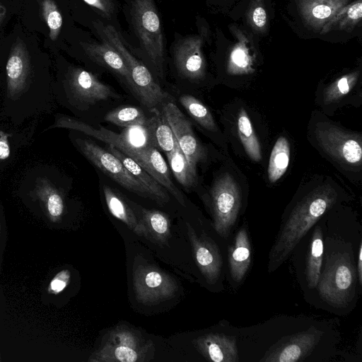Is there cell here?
Returning a JSON list of instances; mask_svg holds the SVG:
<instances>
[{
  "instance_id": "cell-29",
  "label": "cell",
  "mask_w": 362,
  "mask_h": 362,
  "mask_svg": "<svg viewBox=\"0 0 362 362\" xmlns=\"http://www.w3.org/2000/svg\"><path fill=\"white\" fill-rule=\"evenodd\" d=\"M290 160V146L288 140L284 137H279L270 155L268 177L271 182L277 181L286 173Z\"/></svg>"
},
{
  "instance_id": "cell-21",
  "label": "cell",
  "mask_w": 362,
  "mask_h": 362,
  "mask_svg": "<svg viewBox=\"0 0 362 362\" xmlns=\"http://www.w3.org/2000/svg\"><path fill=\"white\" fill-rule=\"evenodd\" d=\"M141 158L137 163L184 205L183 196L173 184L168 167L158 149L151 146L143 152Z\"/></svg>"
},
{
  "instance_id": "cell-19",
  "label": "cell",
  "mask_w": 362,
  "mask_h": 362,
  "mask_svg": "<svg viewBox=\"0 0 362 362\" xmlns=\"http://www.w3.org/2000/svg\"><path fill=\"white\" fill-rule=\"evenodd\" d=\"M82 47L94 62L109 69L122 78L133 88V83L129 70L119 53L108 42H85Z\"/></svg>"
},
{
  "instance_id": "cell-12",
  "label": "cell",
  "mask_w": 362,
  "mask_h": 362,
  "mask_svg": "<svg viewBox=\"0 0 362 362\" xmlns=\"http://www.w3.org/2000/svg\"><path fill=\"white\" fill-rule=\"evenodd\" d=\"M134 288L137 300L154 303L172 297L177 290L173 278L152 266H140L134 274Z\"/></svg>"
},
{
  "instance_id": "cell-33",
  "label": "cell",
  "mask_w": 362,
  "mask_h": 362,
  "mask_svg": "<svg viewBox=\"0 0 362 362\" xmlns=\"http://www.w3.org/2000/svg\"><path fill=\"white\" fill-rule=\"evenodd\" d=\"M105 120L122 127L144 124L148 120L144 111L139 107L126 106L115 109L105 116Z\"/></svg>"
},
{
  "instance_id": "cell-14",
  "label": "cell",
  "mask_w": 362,
  "mask_h": 362,
  "mask_svg": "<svg viewBox=\"0 0 362 362\" xmlns=\"http://www.w3.org/2000/svg\"><path fill=\"white\" fill-rule=\"evenodd\" d=\"M36 129L35 121L28 126H14L7 122L0 125V175L11 165L17 156L28 146Z\"/></svg>"
},
{
  "instance_id": "cell-36",
  "label": "cell",
  "mask_w": 362,
  "mask_h": 362,
  "mask_svg": "<svg viewBox=\"0 0 362 362\" xmlns=\"http://www.w3.org/2000/svg\"><path fill=\"white\" fill-rule=\"evenodd\" d=\"M41 11L49 30V37L54 41L57 39L62 26V16L54 0H42Z\"/></svg>"
},
{
  "instance_id": "cell-15",
  "label": "cell",
  "mask_w": 362,
  "mask_h": 362,
  "mask_svg": "<svg viewBox=\"0 0 362 362\" xmlns=\"http://www.w3.org/2000/svg\"><path fill=\"white\" fill-rule=\"evenodd\" d=\"M321 332L310 329L293 335L278 346L274 347L261 360L267 362H296L301 361L314 349Z\"/></svg>"
},
{
  "instance_id": "cell-7",
  "label": "cell",
  "mask_w": 362,
  "mask_h": 362,
  "mask_svg": "<svg viewBox=\"0 0 362 362\" xmlns=\"http://www.w3.org/2000/svg\"><path fill=\"white\" fill-rule=\"evenodd\" d=\"M354 269L351 256L338 252L327 261L317 283L320 296L329 304L341 306L351 298Z\"/></svg>"
},
{
  "instance_id": "cell-27",
  "label": "cell",
  "mask_w": 362,
  "mask_h": 362,
  "mask_svg": "<svg viewBox=\"0 0 362 362\" xmlns=\"http://www.w3.org/2000/svg\"><path fill=\"white\" fill-rule=\"evenodd\" d=\"M230 53L227 71L232 75L249 74L255 71V57L251 54L245 37H238Z\"/></svg>"
},
{
  "instance_id": "cell-28",
  "label": "cell",
  "mask_w": 362,
  "mask_h": 362,
  "mask_svg": "<svg viewBox=\"0 0 362 362\" xmlns=\"http://www.w3.org/2000/svg\"><path fill=\"white\" fill-rule=\"evenodd\" d=\"M150 110L153 113L149 119L156 146L167 154L174 149L177 140L162 111L160 112L157 108Z\"/></svg>"
},
{
  "instance_id": "cell-35",
  "label": "cell",
  "mask_w": 362,
  "mask_h": 362,
  "mask_svg": "<svg viewBox=\"0 0 362 362\" xmlns=\"http://www.w3.org/2000/svg\"><path fill=\"white\" fill-rule=\"evenodd\" d=\"M358 76L359 72L355 71L337 78L325 90L324 100L330 103L349 93L356 85Z\"/></svg>"
},
{
  "instance_id": "cell-4",
  "label": "cell",
  "mask_w": 362,
  "mask_h": 362,
  "mask_svg": "<svg viewBox=\"0 0 362 362\" xmlns=\"http://www.w3.org/2000/svg\"><path fill=\"white\" fill-rule=\"evenodd\" d=\"M102 39L108 42L125 62L132 80L133 90L147 108H157L167 102L170 96L156 83L149 70L130 52L117 30L110 25H96Z\"/></svg>"
},
{
  "instance_id": "cell-40",
  "label": "cell",
  "mask_w": 362,
  "mask_h": 362,
  "mask_svg": "<svg viewBox=\"0 0 362 362\" xmlns=\"http://www.w3.org/2000/svg\"><path fill=\"white\" fill-rule=\"evenodd\" d=\"M357 265H358L357 266L358 277L359 283L361 284V283H362V244H361V243H360L359 248H358Z\"/></svg>"
},
{
  "instance_id": "cell-22",
  "label": "cell",
  "mask_w": 362,
  "mask_h": 362,
  "mask_svg": "<svg viewBox=\"0 0 362 362\" xmlns=\"http://www.w3.org/2000/svg\"><path fill=\"white\" fill-rule=\"evenodd\" d=\"M251 262V245L245 228H241L229 249L228 264L232 279L240 282L245 277Z\"/></svg>"
},
{
  "instance_id": "cell-41",
  "label": "cell",
  "mask_w": 362,
  "mask_h": 362,
  "mask_svg": "<svg viewBox=\"0 0 362 362\" xmlns=\"http://www.w3.org/2000/svg\"><path fill=\"white\" fill-rule=\"evenodd\" d=\"M6 13V8L3 5L0 4V23L4 19Z\"/></svg>"
},
{
  "instance_id": "cell-9",
  "label": "cell",
  "mask_w": 362,
  "mask_h": 362,
  "mask_svg": "<svg viewBox=\"0 0 362 362\" xmlns=\"http://www.w3.org/2000/svg\"><path fill=\"white\" fill-rule=\"evenodd\" d=\"M214 227L223 238H227L238 218L240 208L239 188L229 174H225L214 183L211 189Z\"/></svg>"
},
{
  "instance_id": "cell-23",
  "label": "cell",
  "mask_w": 362,
  "mask_h": 362,
  "mask_svg": "<svg viewBox=\"0 0 362 362\" xmlns=\"http://www.w3.org/2000/svg\"><path fill=\"white\" fill-rule=\"evenodd\" d=\"M108 151L118 158L126 169L135 179L151 192L156 202L163 204L168 201L169 197L163 189V187L139 164L113 146L109 145Z\"/></svg>"
},
{
  "instance_id": "cell-38",
  "label": "cell",
  "mask_w": 362,
  "mask_h": 362,
  "mask_svg": "<svg viewBox=\"0 0 362 362\" xmlns=\"http://www.w3.org/2000/svg\"><path fill=\"white\" fill-rule=\"evenodd\" d=\"M69 279L70 272L69 270L59 272L51 280L48 287V291L54 294L60 293L68 285Z\"/></svg>"
},
{
  "instance_id": "cell-32",
  "label": "cell",
  "mask_w": 362,
  "mask_h": 362,
  "mask_svg": "<svg viewBox=\"0 0 362 362\" xmlns=\"http://www.w3.org/2000/svg\"><path fill=\"white\" fill-rule=\"evenodd\" d=\"M147 235L151 236L157 241L165 243L170 235V222L168 216L156 210H142V219Z\"/></svg>"
},
{
  "instance_id": "cell-20",
  "label": "cell",
  "mask_w": 362,
  "mask_h": 362,
  "mask_svg": "<svg viewBox=\"0 0 362 362\" xmlns=\"http://www.w3.org/2000/svg\"><path fill=\"white\" fill-rule=\"evenodd\" d=\"M197 346L208 360L214 362L239 361L235 337L222 334H209L199 337Z\"/></svg>"
},
{
  "instance_id": "cell-37",
  "label": "cell",
  "mask_w": 362,
  "mask_h": 362,
  "mask_svg": "<svg viewBox=\"0 0 362 362\" xmlns=\"http://www.w3.org/2000/svg\"><path fill=\"white\" fill-rule=\"evenodd\" d=\"M247 20L256 31L264 33L267 28L268 16L260 0H255L247 11Z\"/></svg>"
},
{
  "instance_id": "cell-8",
  "label": "cell",
  "mask_w": 362,
  "mask_h": 362,
  "mask_svg": "<svg viewBox=\"0 0 362 362\" xmlns=\"http://www.w3.org/2000/svg\"><path fill=\"white\" fill-rule=\"evenodd\" d=\"M80 152L95 166L127 190L155 200L151 192L135 179L122 162L109 151L90 140L76 139Z\"/></svg>"
},
{
  "instance_id": "cell-24",
  "label": "cell",
  "mask_w": 362,
  "mask_h": 362,
  "mask_svg": "<svg viewBox=\"0 0 362 362\" xmlns=\"http://www.w3.org/2000/svg\"><path fill=\"white\" fill-rule=\"evenodd\" d=\"M103 192L110 212L137 235L147 236L144 225L137 219L123 198L107 185H103Z\"/></svg>"
},
{
  "instance_id": "cell-26",
  "label": "cell",
  "mask_w": 362,
  "mask_h": 362,
  "mask_svg": "<svg viewBox=\"0 0 362 362\" xmlns=\"http://www.w3.org/2000/svg\"><path fill=\"white\" fill-rule=\"evenodd\" d=\"M322 238V230L320 227H315L310 242L305 267L306 280L310 288H314L317 286L320 276L324 251Z\"/></svg>"
},
{
  "instance_id": "cell-2",
  "label": "cell",
  "mask_w": 362,
  "mask_h": 362,
  "mask_svg": "<svg viewBox=\"0 0 362 362\" xmlns=\"http://www.w3.org/2000/svg\"><path fill=\"white\" fill-rule=\"evenodd\" d=\"M337 194L329 185H322L299 200L282 221L269 255L268 271L274 272L286 260L297 244L327 210Z\"/></svg>"
},
{
  "instance_id": "cell-5",
  "label": "cell",
  "mask_w": 362,
  "mask_h": 362,
  "mask_svg": "<svg viewBox=\"0 0 362 362\" xmlns=\"http://www.w3.org/2000/svg\"><path fill=\"white\" fill-rule=\"evenodd\" d=\"M18 187L21 196L38 203L50 221L61 219L65 209L64 196L52 167H33L25 173Z\"/></svg>"
},
{
  "instance_id": "cell-25",
  "label": "cell",
  "mask_w": 362,
  "mask_h": 362,
  "mask_svg": "<svg viewBox=\"0 0 362 362\" xmlns=\"http://www.w3.org/2000/svg\"><path fill=\"white\" fill-rule=\"evenodd\" d=\"M362 18V0H355L341 7L322 27L320 34L333 30L351 31Z\"/></svg>"
},
{
  "instance_id": "cell-17",
  "label": "cell",
  "mask_w": 362,
  "mask_h": 362,
  "mask_svg": "<svg viewBox=\"0 0 362 362\" xmlns=\"http://www.w3.org/2000/svg\"><path fill=\"white\" fill-rule=\"evenodd\" d=\"M187 230L197 266L208 282L216 283L223 265L218 248L207 237H198L188 224Z\"/></svg>"
},
{
  "instance_id": "cell-11",
  "label": "cell",
  "mask_w": 362,
  "mask_h": 362,
  "mask_svg": "<svg viewBox=\"0 0 362 362\" xmlns=\"http://www.w3.org/2000/svg\"><path fill=\"white\" fill-rule=\"evenodd\" d=\"M315 135L322 148L337 160L350 165L361 164V141L356 134L322 124L316 128Z\"/></svg>"
},
{
  "instance_id": "cell-18",
  "label": "cell",
  "mask_w": 362,
  "mask_h": 362,
  "mask_svg": "<svg viewBox=\"0 0 362 362\" xmlns=\"http://www.w3.org/2000/svg\"><path fill=\"white\" fill-rule=\"evenodd\" d=\"M351 0H297L300 14L305 24L320 32L325 24Z\"/></svg>"
},
{
  "instance_id": "cell-13",
  "label": "cell",
  "mask_w": 362,
  "mask_h": 362,
  "mask_svg": "<svg viewBox=\"0 0 362 362\" xmlns=\"http://www.w3.org/2000/svg\"><path fill=\"white\" fill-rule=\"evenodd\" d=\"M162 112L175 136L178 146L196 173L197 163L205 156V150L195 136L191 123L175 104L169 101L162 105Z\"/></svg>"
},
{
  "instance_id": "cell-34",
  "label": "cell",
  "mask_w": 362,
  "mask_h": 362,
  "mask_svg": "<svg viewBox=\"0 0 362 362\" xmlns=\"http://www.w3.org/2000/svg\"><path fill=\"white\" fill-rule=\"evenodd\" d=\"M180 102L189 115L204 128L215 131L216 126L209 109L197 98L183 95L180 98Z\"/></svg>"
},
{
  "instance_id": "cell-6",
  "label": "cell",
  "mask_w": 362,
  "mask_h": 362,
  "mask_svg": "<svg viewBox=\"0 0 362 362\" xmlns=\"http://www.w3.org/2000/svg\"><path fill=\"white\" fill-rule=\"evenodd\" d=\"M132 19L145 56L158 70L164 62V44L160 21L153 0H133Z\"/></svg>"
},
{
  "instance_id": "cell-31",
  "label": "cell",
  "mask_w": 362,
  "mask_h": 362,
  "mask_svg": "<svg viewBox=\"0 0 362 362\" xmlns=\"http://www.w3.org/2000/svg\"><path fill=\"white\" fill-rule=\"evenodd\" d=\"M168 163L177 180L183 186L189 187L196 180L194 173L183 153L178 146L177 142L174 149L166 154Z\"/></svg>"
},
{
  "instance_id": "cell-39",
  "label": "cell",
  "mask_w": 362,
  "mask_h": 362,
  "mask_svg": "<svg viewBox=\"0 0 362 362\" xmlns=\"http://www.w3.org/2000/svg\"><path fill=\"white\" fill-rule=\"evenodd\" d=\"M88 5L95 8L103 16L110 18L115 10V6L113 0H83Z\"/></svg>"
},
{
  "instance_id": "cell-30",
  "label": "cell",
  "mask_w": 362,
  "mask_h": 362,
  "mask_svg": "<svg viewBox=\"0 0 362 362\" xmlns=\"http://www.w3.org/2000/svg\"><path fill=\"white\" fill-rule=\"evenodd\" d=\"M237 126L238 135L247 154L253 160L259 161L262 158L260 145L244 109H241L238 113Z\"/></svg>"
},
{
  "instance_id": "cell-10",
  "label": "cell",
  "mask_w": 362,
  "mask_h": 362,
  "mask_svg": "<svg viewBox=\"0 0 362 362\" xmlns=\"http://www.w3.org/2000/svg\"><path fill=\"white\" fill-rule=\"evenodd\" d=\"M149 345L133 331L127 328L113 330L102 347L89 359L90 361L136 362L145 360L149 351Z\"/></svg>"
},
{
  "instance_id": "cell-1",
  "label": "cell",
  "mask_w": 362,
  "mask_h": 362,
  "mask_svg": "<svg viewBox=\"0 0 362 362\" xmlns=\"http://www.w3.org/2000/svg\"><path fill=\"white\" fill-rule=\"evenodd\" d=\"M52 83L35 71L21 40L13 45L5 66L0 99V121L21 126L35 116L50 113L54 107Z\"/></svg>"
},
{
  "instance_id": "cell-16",
  "label": "cell",
  "mask_w": 362,
  "mask_h": 362,
  "mask_svg": "<svg viewBox=\"0 0 362 362\" xmlns=\"http://www.w3.org/2000/svg\"><path fill=\"white\" fill-rule=\"evenodd\" d=\"M203 39L193 35L182 40L175 49V61L179 72L189 79H199L205 73L202 47Z\"/></svg>"
},
{
  "instance_id": "cell-3",
  "label": "cell",
  "mask_w": 362,
  "mask_h": 362,
  "mask_svg": "<svg viewBox=\"0 0 362 362\" xmlns=\"http://www.w3.org/2000/svg\"><path fill=\"white\" fill-rule=\"evenodd\" d=\"M52 91L54 99L76 111L86 110L115 95L111 87L102 83L93 74L76 66L68 67L58 81L52 83Z\"/></svg>"
}]
</instances>
